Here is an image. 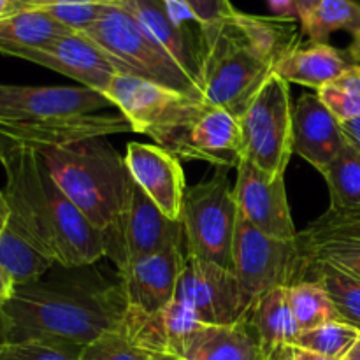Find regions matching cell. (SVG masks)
Returning <instances> with one entry per match:
<instances>
[{
  "mask_svg": "<svg viewBox=\"0 0 360 360\" xmlns=\"http://www.w3.org/2000/svg\"><path fill=\"white\" fill-rule=\"evenodd\" d=\"M292 116L294 101L290 84L273 74L246 111L239 116L245 158L266 174L285 176L294 148H292Z\"/></svg>",
  "mask_w": 360,
  "mask_h": 360,
  "instance_id": "cell-9",
  "label": "cell"
},
{
  "mask_svg": "<svg viewBox=\"0 0 360 360\" xmlns=\"http://www.w3.org/2000/svg\"><path fill=\"white\" fill-rule=\"evenodd\" d=\"M125 164L137 186L167 218L181 221L185 172L181 160L158 144L132 141L127 144Z\"/></svg>",
  "mask_w": 360,
  "mask_h": 360,
  "instance_id": "cell-17",
  "label": "cell"
},
{
  "mask_svg": "<svg viewBox=\"0 0 360 360\" xmlns=\"http://www.w3.org/2000/svg\"><path fill=\"white\" fill-rule=\"evenodd\" d=\"M181 225L186 255L232 271L238 204L227 167H214L210 178L186 188Z\"/></svg>",
  "mask_w": 360,
  "mask_h": 360,
  "instance_id": "cell-8",
  "label": "cell"
},
{
  "mask_svg": "<svg viewBox=\"0 0 360 360\" xmlns=\"http://www.w3.org/2000/svg\"><path fill=\"white\" fill-rule=\"evenodd\" d=\"M116 4L123 7L186 72L199 79V37L176 27L165 13L162 0H120Z\"/></svg>",
  "mask_w": 360,
  "mask_h": 360,
  "instance_id": "cell-21",
  "label": "cell"
},
{
  "mask_svg": "<svg viewBox=\"0 0 360 360\" xmlns=\"http://www.w3.org/2000/svg\"><path fill=\"white\" fill-rule=\"evenodd\" d=\"M306 280L320 281L333 299L341 322L360 330V276L338 267L319 266L308 271Z\"/></svg>",
  "mask_w": 360,
  "mask_h": 360,
  "instance_id": "cell-28",
  "label": "cell"
},
{
  "mask_svg": "<svg viewBox=\"0 0 360 360\" xmlns=\"http://www.w3.org/2000/svg\"><path fill=\"white\" fill-rule=\"evenodd\" d=\"M248 320L234 326L199 323L190 334L179 360H266Z\"/></svg>",
  "mask_w": 360,
  "mask_h": 360,
  "instance_id": "cell-20",
  "label": "cell"
},
{
  "mask_svg": "<svg viewBox=\"0 0 360 360\" xmlns=\"http://www.w3.org/2000/svg\"><path fill=\"white\" fill-rule=\"evenodd\" d=\"M186 2L190 4L202 27L218 23L238 11L232 6L231 0H186Z\"/></svg>",
  "mask_w": 360,
  "mask_h": 360,
  "instance_id": "cell-35",
  "label": "cell"
},
{
  "mask_svg": "<svg viewBox=\"0 0 360 360\" xmlns=\"http://www.w3.org/2000/svg\"><path fill=\"white\" fill-rule=\"evenodd\" d=\"M294 153L322 174L343 150L341 123L316 94H302L294 104L292 116Z\"/></svg>",
  "mask_w": 360,
  "mask_h": 360,
  "instance_id": "cell-18",
  "label": "cell"
},
{
  "mask_svg": "<svg viewBox=\"0 0 360 360\" xmlns=\"http://www.w3.org/2000/svg\"><path fill=\"white\" fill-rule=\"evenodd\" d=\"M288 304L301 330L315 329L327 322L341 320L333 299L316 280H304L287 288Z\"/></svg>",
  "mask_w": 360,
  "mask_h": 360,
  "instance_id": "cell-27",
  "label": "cell"
},
{
  "mask_svg": "<svg viewBox=\"0 0 360 360\" xmlns=\"http://www.w3.org/2000/svg\"><path fill=\"white\" fill-rule=\"evenodd\" d=\"M14 11L21 9H44V7L51 6V4L60 2V0H13Z\"/></svg>",
  "mask_w": 360,
  "mask_h": 360,
  "instance_id": "cell-42",
  "label": "cell"
},
{
  "mask_svg": "<svg viewBox=\"0 0 360 360\" xmlns=\"http://www.w3.org/2000/svg\"><path fill=\"white\" fill-rule=\"evenodd\" d=\"M359 334L360 330L350 323L334 320V322H327L315 329L302 330L295 347H301L313 354L323 355V357L345 360L357 341Z\"/></svg>",
  "mask_w": 360,
  "mask_h": 360,
  "instance_id": "cell-30",
  "label": "cell"
},
{
  "mask_svg": "<svg viewBox=\"0 0 360 360\" xmlns=\"http://www.w3.org/2000/svg\"><path fill=\"white\" fill-rule=\"evenodd\" d=\"M116 63L120 74L162 84L181 94L202 97L197 77L186 72L143 27L116 2L84 32Z\"/></svg>",
  "mask_w": 360,
  "mask_h": 360,
  "instance_id": "cell-7",
  "label": "cell"
},
{
  "mask_svg": "<svg viewBox=\"0 0 360 360\" xmlns=\"http://www.w3.org/2000/svg\"><path fill=\"white\" fill-rule=\"evenodd\" d=\"M153 354L134 343L123 329L109 330L88 343L79 360H150Z\"/></svg>",
  "mask_w": 360,
  "mask_h": 360,
  "instance_id": "cell-33",
  "label": "cell"
},
{
  "mask_svg": "<svg viewBox=\"0 0 360 360\" xmlns=\"http://www.w3.org/2000/svg\"><path fill=\"white\" fill-rule=\"evenodd\" d=\"M150 360H179V359L174 357V355H171V354H153L150 357Z\"/></svg>",
  "mask_w": 360,
  "mask_h": 360,
  "instance_id": "cell-47",
  "label": "cell"
},
{
  "mask_svg": "<svg viewBox=\"0 0 360 360\" xmlns=\"http://www.w3.org/2000/svg\"><path fill=\"white\" fill-rule=\"evenodd\" d=\"M232 273L253 306L257 299L267 292L304 281V264L295 239H280L264 234L238 214Z\"/></svg>",
  "mask_w": 360,
  "mask_h": 360,
  "instance_id": "cell-10",
  "label": "cell"
},
{
  "mask_svg": "<svg viewBox=\"0 0 360 360\" xmlns=\"http://www.w3.org/2000/svg\"><path fill=\"white\" fill-rule=\"evenodd\" d=\"M232 16L200 27L199 83L206 104L239 120L274 74L276 63L243 35Z\"/></svg>",
  "mask_w": 360,
  "mask_h": 360,
  "instance_id": "cell-5",
  "label": "cell"
},
{
  "mask_svg": "<svg viewBox=\"0 0 360 360\" xmlns=\"http://www.w3.org/2000/svg\"><path fill=\"white\" fill-rule=\"evenodd\" d=\"M0 266L13 278L16 287H21L41 280L56 262L7 224L0 234Z\"/></svg>",
  "mask_w": 360,
  "mask_h": 360,
  "instance_id": "cell-25",
  "label": "cell"
},
{
  "mask_svg": "<svg viewBox=\"0 0 360 360\" xmlns=\"http://www.w3.org/2000/svg\"><path fill=\"white\" fill-rule=\"evenodd\" d=\"M111 2L102 0H60L44 7V13L72 32H84L104 14Z\"/></svg>",
  "mask_w": 360,
  "mask_h": 360,
  "instance_id": "cell-34",
  "label": "cell"
},
{
  "mask_svg": "<svg viewBox=\"0 0 360 360\" xmlns=\"http://www.w3.org/2000/svg\"><path fill=\"white\" fill-rule=\"evenodd\" d=\"M41 155L63 195L102 239L115 234L134 188L125 157L105 137L48 148Z\"/></svg>",
  "mask_w": 360,
  "mask_h": 360,
  "instance_id": "cell-4",
  "label": "cell"
},
{
  "mask_svg": "<svg viewBox=\"0 0 360 360\" xmlns=\"http://www.w3.org/2000/svg\"><path fill=\"white\" fill-rule=\"evenodd\" d=\"M14 13V2L13 0H0V18L7 16V14Z\"/></svg>",
  "mask_w": 360,
  "mask_h": 360,
  "instance_id": "cell-45",
  "label": "cell"
},
{
  "mask_svg": "<svg viewBox=\"0 0 360 360\" xmlns=\"http://www.w3.org/2000/svg\"><path fill=\"white\" fill-rule=\"evenodd\" d=\"M341 130H343L347 143H350L352 146H355L360 151V118L341 123Z\"/></svg>",
  "mask_w": 360,
  "mask_h": 360,
  "instance_id": "cell-40",
  "label": "cell"
},
{
  "mask_svg": "<svg viewBox=\"0 0 360 360\" xmlns=\"http://www.w3.org/2000/svg\"><path fill=\"white\" fill-rule=\"evenodd\" d=\"M67 27L41 9H21L0 18V53L42 48L70 34Z\"/></svg>",
  "mask_w": 360,
  "mask_h": 360,
  "instance_id": "cell-24",
  "label": "cell"
},
{
  "mask_svg": "<svg viewBox=\"0 0 360 360\" xmlns=\"http://www.w3.org/2000/svg\"><path fill=\"white\" fill-rule=\"evenodd\" d=\"M266 360H278V359L276 357H267Z\"/></svg>",
  "mask_w": 360,
  "mask_h": 360,
  "instance_id": "cell-50",
  "label": "cell"
},
{
  "mask_svg": "<svg viewBox=\"0 0 360 360\" xmlns=\"http://www.w3.org/2000/svg\"><path fill=\"white\" fill-rule=\"evenodd\" d=\"M105 257L116 269L167 248H185L181 221L165 217L150 197L134 183L123 220L115 234L104 239ZM186 250V248H185Z\"/></svg>",
  "mask_w": 360,
  "mask_h": 360,
  "instance_id": "cell-12",
  "label": "cell"
},
{
  "mask_svg": "<svg viewBox=\"0 0 360 360\" xmlns=\"http://www.w3.org/2000/svg\"><path fill=\"white\" fill-rule=\"evenodd\" d=\"M122 285L41 283L16 287L0 309L6 341L51 340L86 347L109 330L123 329Z\"/></svg>",
  "mask_w": 360,
  "mask_h": 360,
  "instance_id": "cell-3",
  "label": "cell"
},
{
  "mask_svg": "<svg viewBox=\"0 0 360 360\" xmlns=\"http://www.w3.org/2000/svg\"><path fill=\"white\" fill-rule=\"evenodd\" d=\"M319 2L320 0H295V7H297L299 23H301V27L304 23H308V20L311 18V14L315 13Z\"/></svg>",
  "mask_w": 360,
  "mask_h": 360,
  "instance_id": "cell-41",
  "label": "cell"
},
{
  "mask_svg": "<svg viewBox=\"0 0 360 360\" xmlns=\"http://www.w3.org/2000/svg\"><path fill=\"white\" fill-rule=\"evenodd\" d=\"M6 172L9 224L56 266H90L105 257L102 234L63 195L51 178L41 151L0 144Z\"/></svg>",
  "mask_w": 360,
  "mask_h": 360,
  "instance_id": "cell-1",
  "label": "cell"
},
{
  "mask_svg": "<svg viewBox=\"0 0 360 360\" xmlns=\"http://www.w3.org/2000/svg\"><path fill=\"white\" fill-rule=\"evenodd\" d=\"M345 360H360V334L357 341H355V345L352 347V350L348 352L347 357H345Z\"/></svg>",
  "mask_w": 360,
  "mask_h": 360,
  "instance_id": "cell-46",
  "label": "cell"
},
{
  "mask_svg": "<svg viewBox=\"0 0 360 360\" xmlns=\"http://www.w3.org/2000/svg\"><path fill=\"white\" fill-rule=\"evenodd\" d=\"M352 63L354 62L347 51L336 49L327 42H309L306 46L299 44L285 55L274 74L288 84L295 83L320 90L340 77Z\"/></svg>",
  "mask_w": 360,
  "mask_h": 360,
  "instance_id": "cell-22",
  "label": "cell"
},
{
  "mask_svg": "<svg viewBox=\"0 0 360 360\" xmlns=\"http://www.w3.org/2000/svg\"><path fill=\"white\" fill-rule=\"evenodd\" d=\"M118 2H120V0H118Z\"/></svg>",
  "mask_w": 360,
  "mask_h": 360,
  "instance_id": "cell-51",
  "label": "cell"
},
{
  "mask_svg": "<svg viewBox=\"0 0 360 360\" xmlns=\"http://www.w3.org/2000/svg\"><path fill=\"white\" fill-rule=\"evenodd\" d=\"M176 299L188 306L200 323L234 326L248 320L252 304L231 269L185 257Z\"/></svg>",
  "mask_w": 360,
  "mask_h": 360,
  "instance_id": "cell-11",
  "label": "cell"
},
{
  "mask_svg": "<svg viewBox=\"0 0 360 360\" xmlns=\"http://www.w3.org/2000/svg\"><path fill=\"white\" fill-rule=\"evenodd\" d=\"M101 91L86 86L0 84V144L42 151L81 141L132 132Z\"/></svg>",
  "mask_w": 360,
  "mask_h": 360,
  "instance_id": "cell-2",
  "label": "cell"
},
{
  "mask_svg": "<svg viewBox=\"0 0 360 360\" xmlns=\"http://www.w3.org/2000/svg\"><path fill=\"white\" fill-rule=\"evenodd\" d=\"M9 56L55 70L81 83V86L101 91L102 95L105 94L112 77L120 74L116 63L105 55L104 49L79 32H70L42 48L18 49Z\"/></svg>",
  "mask_w": 360,
  "mask_h": 360,
  "instance_id": "cell-16",
  "label": "cell"
},
{
  "mask_svg": "<svg viewBox=\"0 0 360 360\" xmlns=\"http://www.w3.org/2000/svg\"><path fill=\"white\" fill-rule=\"evenodd\" d=\"M102 2H118V0H102Z\"/></svg>",
  "mask_w": 360,
  "mask_h": 360,
  "instance_id": "cell-49",
  "label": "cell"
},
{
  "mask_svg": "<svg viewBox=\"0 0 360 360\" xmlns=\"http://www.w3.org/2000/svg\"><path fill=\"white\" fill-rule=\"evenodd\" d=\"M354 37V41H352V44L348 46L347 53L350 55L352 62L354 63H360V32H357V34L352 35Z\"/></svg>",
  "mask_w": 360,
  "mask_h": 360,
  "instance_id": "cell-44",
  "label": "cell"
},
{
  "mask_svg": "<svg viewBox=\"0 0 360 360\" xmlns=\"http://www.w3.org/2000/svg\"><path fill=\"white\" fill-rule=\"evenodd\" d=\"M273 16L281 18V20H297V7H295V0H267Z\"/></svg>",
  "mask_w": 360,
  "mask_h": 360,
  "instance_id": "cell-37",
  "label": "cell"
},
{
  "mask_svg": "<svg viewBox=\"0 0 360 360\" xmlns=\"http://www.w3.org/2000/svg\"><path fill=\"white\" fill-rule=\"evenodd\" d=\"M84 347L51 340L6 341L0 360H79Z\"/></svg>",
  "mask_w": 360,
  "mask_h": 360,
  "instance_id": "cell-32",
  "label": "cell"
},
{
  "mask_svg": "<svg viewBox=\"0 0 360 360\" xmlns=\"http://www.w3.org/2000/svg\"><path fill=\"white\" fill-rule=\"evenodd\" d=\"M236 171L234 197L239 218L267 236L295 239L297 229L288 206L285 176L266 174L245 157Z\"/></svg>",
  "mask_w": 360,
  "mask_h": 360,
  "instance_id": "cell-14",
  "label": "cell"
},
{
  "mask_svg": "<svg viewBox=\"0 0 360 360\" xmlns=\"http://www.w3.org/2000/svg\"><path fill=\"white\" fill-rule=\"evenodd\" d=\"M162 4H164L165 13L169 14L172 23L178 28H181V30L192 34L193 25L195 27H202L199 18L195 16V13H193L192 7H190V4L186 0H162Z\"/></svg>",
  "mask_w": 360,
  "mask_h": 360,
  "instance_id": "cell-36",
  "label": "cell"
},
{
  "mask_svg": "<svg viewBox=\"0 0 360 360\" xmlns=\"http://www.w3.org/2000/svg\"><path fill=\"white\" fill-rule=\"evenodd\" d=\"M245 157L239 120L220 108L210 111L195 123L186 139L185 160H206L214 167H234Z\"/></svg>",
  "mask_w": 360,
  "mask_h": 360,
  "instance_id": "cell-19",
  "label": "cell"
},
{
  "mask_svg": "<svg viewBox=\"0 0 360 360\" xmlns=\"http://www.w3.org/2000/svg\"><path fill=\"white\" fill-rule=\"evenodd\" d=\"M295 245L308 271L319 266L338 267L360 276V206L352 210H327L302 231Z\"/></svg>",
  "mask_w": 360,
  "mask_h": 360,
  "instance_id": "cell-13",
  "label": "cell"
},
{
  "mask_svg": "<svg viewBox=\"0 0 360 360\" xmlns=\"http://www.w3.org/2000/svg\"><path fill=\"white\" fill-rule=\"evenodd\" d=\"M316 95L340 123L360 118V63H352L340 77L316 90Z\"/></svg>",
  "mask_w": 360,
  "mask_h": 360,
  "instance_id": "cell-31",
  "label": "cell"
},
{
  "mask_svg": "<svg viewBox=\"0 0 360 360\" xmlns=\"http://www.w3.org/2000/svg\"><path fill=\"white\" fill-rule=\"evenodd\" d=\"M266 357H278L283 348L297 343L301 327L288 304L287 288H276L255 301L248 315Z\"/></svg>",
  "mask_w": 360,
  "mask_h": 360,
  "instance_id": "cell-23",
  "label": "cell"
},
{
  "mask_svg": "<svg viewBox=\"0 0 360 360\" xmlns=\"http://www.w3.org/2000/svg\"><path fill=\"white\" fill-rule=\"evenodd\" d=\"M9 217L11 211L6 199V193H4V190H0V234H2V231L7 227V224H9Z\"/></svg>",
  "mask_w": 360,
  "mask_h": 360,
  "instance_id": "cell-43",
  "label": "cell"
},
{
  "mask_svg": "<svg viewBox=\"0 0 360 360\" xmlns=\"http://www.w3.org/2000/svg\"><path fill=\"white\" fill-rule=\"evenodd\" d=\"M185 257V248H167L118 271L127 302L125 316H150L167 308L176 299Z\"/></svg>",
  "mask_w": 360,
  "mask_h": 360,
  "instance_id": "cell-15",
  "label": "cell"
},
{
  "mask_svg": "<svg viewBox=\"0 0 360 360\" xmlns=\"http://www.w3.org/2000/svg\"><path fill=\"white\" fill-rule=\"evenodd\" d=\"M16 290V283L13 281V278L6 273L2 266H0V309L11 301V297L14 295Z\"/></svg>",
  "mask_w": 360,
  "mask_h": 360,
  "instance_id": "cell-39",
  "label": "cell"
},
{
  "mask_svg": "<svg viewBox=\"0 0 360 360\" xmlns=\"http://www.w3.org/2000/svg\"><path fill=\"white\" fill-rule=\"evenodd\" d=\"M309 42H327L334 32H360V6L354 0H320L315 13L301 27Z\"/></svg>",
  "mask_w": 360,
  "mask_h": 360,
  "instance_id": "cell-29",
  "label": "cell"
},
{
  "mask_svg": "<svg viewBox=\"0 0 360 360\" xmlns=\"http://www.w3.org/2000/svg\"><path fill=\"white\" fill-rule=\"evenodd\" d=\"M329 188V210H352L360 206V151L350 143L322 172Z\"/></svg>",
  "mask_w": 360,
  "mask_h": 360,
  "instance_id": "cell-26",
  "label": "cell"
},
{
  "mask_svg": "<svg viewBox=\"0 0 360 360\" xmlns=\"http://www.w3.org/2000/svg\"><path fill=\"white\" fill-rule=\"evenodd\" d=\"M6 343V326H4V319L2 313H0V347Z\"/></svg>",
  "mask_w": 360,
  "mask_h": 360,
  "instance_id": "cell-48",
  "label": "cell"
},
{
  "mask_svg": "<svg viewBox=\"0 0 360 360\" xmlns=\"http://www.w3.org/2000/svg\"><path fill=\"white\" fill-rule=\"evenodd\" d=\"M276 359L278 360H338V359L323 357V355H319V354H313V352L304 350V348L301 347H295V345L283 348V350L278 354Z\"/></svg>",
  "mask_w": 360,
  "mask_h": 360,
  "instance_id": "cell-38",
  "label": "cell"
},
{
  "mask_svg": "<svg viewBox=\"0 0 360 360\" xmlns=\"http://www.w3.org/2000/svg\"><path fill=\"white\" fill-rule=\"evenodd\" d=\"M104 95L125 116L132 132L146 134L179 160L186 157L190 130L211 108L204 98L129 74H116Z\"/></svg>",
  "mask_w": 360,
  "mask_h": 360,
  "instance_id": "cell-6",
  "label": "cell"
}]
</instances>
